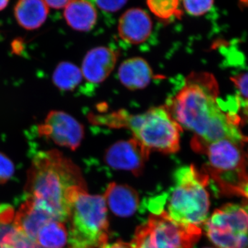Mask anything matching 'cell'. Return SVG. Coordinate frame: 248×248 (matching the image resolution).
<instances>
[{
  "label": "cell",
  "instance_id": "cell-1",
  "mask_svg": "<svg viewBox=\"0 0 248 248\" xmlns=\"http://www.w3.org/2000/svg\"><path fill=\"white\" fill-rule=\"evenodd\" d=\"M218 95V84L213 75L192 73L166 107L182 128L194 133L192 147L195 151L223 139L246 143L247 137L239 128L241 118L236 113L226 112Z\"/></svg>",
  "mask_w": 248,
  "mask_h": 248
},
{
  "label": "cell",
  "instance_id": "cell-2",
  "mask_svg": "<svg viewBox=\"0 0 248 248\" xmlns=\"http://www.w3.org/2000/svg\"><path fill=\"white\" fill-rule=\"evenodd\" d=\"M76 187H86L82 174L61 152L41 151L34 156L28 172L26 195L55 221L68 220V194Z\"/></svg>",
  "mask_w": 248,
  "mask_h": 248
},
{
  "label": "cell",
  "instance_id": "cell-3",
  "mask_svg": "<svg viewBox=\"0 0 248 248\" xmlns=\"http://www.w3.org/2000/svg\"><path fill=\"white\" fill-rule=\"evenodd\" d=\"M97 117L99 124L115 128H126L150 153H177L180 148L182 127L166 107L153 108L143 113L132 115L118 110Z\"/></svg>",
  "mask_w": 248,
  "mask_h": 248
},
{
  "label": "cell",
  "instance_id": "cell-4",
  "mask_svg": "<svg viewBox=\"0 0 248 248\" xmlns=\"http://www.w3.org/2000/svg\"><path fill=\"white\" fill-rule=\"evenodd\" d=\"M69 248H102L109 238L107 203L104 197L91 195L76 187L68 194Z\"/></svg>",
  "mask_w": 248,
  "mask_h": 248
},
{
  "label": "cell",
  "instance_id": "cell-5",
  "mask_svg": "<svg viewBox=\"0 0 248 248\" xmlns=\"http://www.w3.org/2000/svg\"><path fill=\"white\" fill-rule=\"evenodd\" d=\"M244 145L223 139L204 145L195 152L208 157V164L202 170L213 181L218 192L241 196L248 201V172Z\"/></svg>",
  "mask_w": 248,
  "mask_h": 248
},
{
  "label": "cell",
  "instance_id": "cell-6",
  "mask_svg": "<svg viewBox=\"0 0 248 248\" xmlns=\"http://www.w3.org/2000/svg\"><path fill=\"white\" fill-rule=\"evenodd\" d=\"M173 177L174 186L166 213L174 221L201 228L208 219L210 199L206 187L210 178L193 165L179 168Z\"/></svg>",
  "mask_w": 248,
  "mask_h": 248
},
{
  "label": "cell",
  "instance_id": "cell-7",
  "mask_svg": "<svg viewBox=\"0 0 248 248\" xmlns=\"http://www.w3.org/2000/svg\"><path fill=\"white\" fill-rule=\"evenodd\" d=\"M203 226L208 239L218 248H248V201L217 209Z\"/></svg>",
  "mask_w": 248,
  "mask_h": 248
},
{
  "label": "cell",
  "instance_id": "cell-8",
  "mask_svg": "<svg viewBox=\"0 0 248 248\" xmlns=\"http://www.w3.org/2000/svg\"><path fill=\"white\" fill-rule=\"evenodd\" d=\"M146 223L156 248H193L202 234L200 227L174 221L165 211L151 215Z\"/></svg>",
  "mask_w": 248,
  "mask_h": 248
},
{
  "label": "cell",
  "instance_id": "cell-9",
  "mask_svg": "<svg viewBox=\"0 0 248 248\" xmlns=\"http://www.w3.org/2000/svg\"><path fill=\"white\" fill-rule=\"evenodd\" d=\"M41 136L48 138L58 146L75 151L84 138V127L66 112L53 110L38 128Z\"/></svg>",
  "mask_w": 248,
  "mask_h": 248
},
{
  "label": "cell",
  "instance_id": "cell-10",
  "mask_svg": "<svg viewBox=\"0 0 248 248\" xmlns=\"http://www.w3.org/2000/svg\"><path fill=\"white\" fill-rule=\"evenodd\" d=\"M151 153L135 138L114 143L106 151L105 161L112 169L129 171L134 175L143 172Z\"/></svg>",
  "mask_w": 248,
  "mask_h": 248
},
{
  "label": "cell",
  "instance_id": "cell-11",
  "mask_svg": "<svg viewBox=\"0 0 248 248\" xmlns=\"http://www.w3.org/2000/svg\"><path fill=\"white\" fill-rule=\"evenodd\" d=\"M118 57L117 51L108 47L92 49L86 54L83 61V77L93 84L103 82L113 71Z\"/></svg>",
  "mask_w": 248,
  "mask_h": 248
},
{
  "label": "cell",
  "instance_id": "cell-12",
  "mask_svg": "<svg viewBox=\"0 0 248 248\" xmlns=\"http://www.w3.org/2000/svg\"><path fill=\"white\" fill-rule=\"evenodd\" d=\"M153 22L146 11L138 8L128 10L119 21L120 38L130 45H140L151 35Z\"/></svg>",
  "mask_w": 248,
  "mask_h": 248
},
{
  "label": "cell",
  "instance_id": "cell-13",
  "mask_svg": "<svg viewBox=\"0 0 248 248\" xmlns=\"http://www.w3.org/2000/svg\"><path fill=\"white\" fill-rule=\"evenodd\" d=\"M52 220H54L53 218L48 212L39 206L33 200L27 197L16 213L14 223L18 231L36 242L40 228Z\"/></svg>",
  "mask_w": 248,
  "mask_h": 248
},
{
  "label": "cell",
  "instance_id": "cell-14",
  "mask_svg": "<svg viewBox=\"0 0 248 248\" xmlns=\"http://www.w3.org/2000/svg\"><path fill=\"white\" fill-rule=\"evenodd\" d=\"M111 211L117 216L127 217L135 214L138 208V192L128 185L111 183L104 196Z\"/></svg>",
  "mask_w": 248,
  "mask_h": 248
},
{
  "label": "cell",
  "instance_id": "cell-15",
  "mask_svg": "<svg viewBox=\"0 0 248 248\" xmlns=\"http://www.w3.org/2000/svg\"><path fill=\"white\" fill-rule=\"evenodd\" d=\"M118 76L122 84L133 91L144 89L153 78L151 66L141 58L125 60L119 68Z\"/></svg>",
  "mask_w": 248,
  "mask_h": 248
},
{
  "label": "cell",
  "instance_id": "cell-16",
  "mask_svg": "<svg viewBox=\"0 0 248 248\" xmlns=\"http://www.w3.org/2000/svg\"><path fill=\"white\" fill-rule=\"evenodd\" d=\"M67 24L74 30L86 32L95 25L97 13L88 0H72L63 13Z\"/></svg>",
  "mask_w": 248,
  "mask_h": 248
},
{
  "label": "cell",
  "instance_id": "cell-17",
  "mask_svg": "<svg viewBox=\"0 0 248 248\" xmlns=\"http://www.w3.org/2000/svg\"><path fill=\"white\" fill-rule=\"evenodd\" d=\"M14 13L21 27L27 30H35L46 20L48 8L44 0H19Z\"/></svg>",
  "mask_w": 248,
  "mask_h": 248
},
{
  "label": "cell",
  "instance_id": "cell-18",
  "mask_svg": "<svg viewBox=\"0 0 248 248\" xmlns=\"http://www.w3.org/2000/svg\"><path fill=\"white\" fill-rule=\"evenodd\" d=\"M67 236L64 225L62 222L52 220L40 228L36 242L42 248H62L66 244Z\"/></svg>",
  "mask_w": 248,
  "mask_h": 248
},
{
  "label": "cell",
  "instance_id": "cell-19",
  "mask_svg": "<svg viewBox=\"0 0 248 248\" xmlns=\"http://www.w3.org/2000/svg\"><path fill=\"white\" fill-rule=\"evenodd\" d=\"M82 72L68 62L59 63L53 75L54 84L62 91H72L78 87L82 79Z\"/></svg>",
  "mask_w": 248,
  "mask_h": 248
},
{
  "label": "cell",
  "instance_id": "cell-20",
  "mask_svg": "<svg viewBox=\"0 0 248 248\" xmlns=\"http://www.w3.org/2000/svg\"><path fill=\"white\" fill-rule=\"evenodd\" d=\"M14 210L9 204H0V246L11 245L18 230L14 223Z\"/></svg>",
  "mask_w": 248,
  "mask_h": 248
},
{
  "label": "cell",
  "instance_id": "cell-21",
  "mask_svg": "<svg viewBox=\"0 0 248 248\" xmlns=\"http://www.w3.org/2000/svg\"><path fill=\"white\" fill-rule=\"evenodd\" d=\"M147 5L156 17L164 20L180 18V0H146Z\"/></svg>",
  "mask_w": 248,
  "mask_h": 248
},
{
  "label": "cell",
  "instance_id": "cell-22",
  "mask_svg": "<svg viewBox=\"0 0 248 248\" xmlns=\"http://www.w3.org/2000/svg\"><path fill=\"white\" fill-rule=\"evenodd\" d=\"M231 80L237 90L236 99L239 106L242 107L244 113L248 116V72L232 77Z\"/></svg>",
  "mask_w": 248,
  "mask_h": 248
},
{
  "label": "cell",
  "instance_id": "cell-23",
  "mask_svg": "<svg viewBox=\"0 0 248 248\" xmlns=\"http://www.w3.org/2000/svg\"><path fill=\"white\" fill-rule=\"evenodd\" d=\"M186 12L190 16H203L210 11L213 6L215 0H182Z\"/></svg>",
  "mask_w": 248,
  "mask_h": 248
},
{
  "label": "cell",
  "instance_id": "cell-24",
  "mask_svg": "<svg viewBox=\"0 0 248 248\" xmlns=\"http://www.w3.org/2000/svg\"><path fill=\"white\" fill-rule=\"evenodd\" d=\"M130 244L134 248H156L151 239L149 229L146 223L138 227Z\"/></svg>",
  "mask_w": 248,
  "mask_h": 248
},
{
  "label": "cell",
  "instance_id": "cell-25",
  "mask_svg": "<svg viewBox=\"0 0 248 248\" xmlns=\"http://www.w3.org/2000/svg\"><path fill=\"white\" fill-rule=\"evenodd\" d=\"M14 165L12 161L2 153H0V184H4L13 177Z\"/></svg>",
  "mask_w": 248,
  "mask_h": 248
},
{
  "label": "cell",
  "instance_id": "cell-26",
  "mask_svg": "<svg viewBox=\"0 0 248 248\" xmlns=\"http://www.w3.org/2000/svg\"><path fill=\"white\" fill-rule=\"evenodd\" d=\"M128 0H95L98 7L107 12L114 13L120 11Z\"/></svg>",
  "mask_w": 248,
  "mask_h": 248
},
{
  "label": "cell",
  "instance_id": "cell-27",
  "mask_svg": "<svg viewBox=\"0 0 248 248\" xmlns=\"http://www.w3.org/2000/svg\"><path fill=\"white\" fill-rule=\"evenodd\" d=\"M10 246L14 248H35L37 244L22 232L18 231L13 238Z\"/></svg>",
  "mask_w": 248,
  "mask_h": 248
},
{
  "label": "cell",
  "instance_id": "cell-28",
  "mask_svg": "<svg viewBox=\"0 0 248 248\" xmlns=\"http://www.w3.org/2000/svg\"><path fill=\"white\" fill-rule=\"evenodd\" d=\"M71 1L72 0H44L47 6L56 9L66 7Z\"/></svg>",
  "mask_w": 248,
  "mask_h": 248
},
{
  "label": "cell",
  "instance_id": "cell-29",
  "mask_svg": "<svg viewBox=\"0 0 248 248\" xmlns=\"http://www.w3.org/2000/svg\"><path fill=\"white\" fill-rule=\"evenodd\" d=\"M102 248H134L130 243H125L123 241H117L112 244H107Z\"/></svg>",
  "mask_w": 248,
  "mask_h": 248
},
{
  "label": "cell",
  "instance_id": "cell-30",
  "mask_svg": "<svg viewBox=\"0 0 248 248\" xmlns=\"http://www.w3.org/2000/svg\"><path fill=\"white\" fill-rule=\"evenodd\" d=\"M9 0H0V11H2L9 4Z\"/></svg>",
  "mask_w": 248,
  "mask_h": 248
},
{
  "label": "cell",
  "instance_id": "cell-31",
  "mask_svg": "<svg viewBox=\"0 0 248 248\" xmlns=\"http://www.w3.org/2000/svg\"><path fill=\"white\" fill-rule=\"evenodd\" d=\"M0 248H14L12 246L10 245H3V246H0Z\"/></svg>",
  "mask_w": 248,
  "mask_h": 248
},
{
  "label": "cell",
  "instance_id": "cell-32",
  "mask_svg": "<svg viewBox=\"0 0 248 248\" xmlns=\"http://www.w3.org/2000/svg\"><path fill=\"white\" fill-rule=\"evenodd\" d=\"M246 143H248V137H247V138H246Z\"/></svg>",
  "mask_w": 248,
  "mask_h": 248
},
{
  "label": "cell",
  "instance_id": "cell-33",
  "mask_svg": "<svg viewBox=\"0 0 248 248\" xmlns=\"http://www.w3.org/2000/svg\"></svg>",
  "mask_w": 248,
  "mask_h": 248
}]
</instances>
